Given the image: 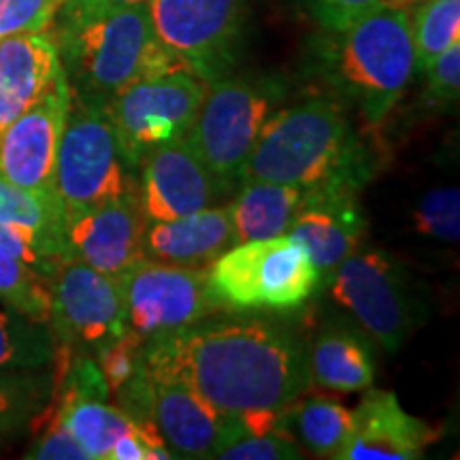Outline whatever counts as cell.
<instances>
[{"label":"cell","mask_w":460,"mask_h":460,"mask_svg":"<svg viewBox=\"0 0 460 460\" xmlns=\"http://www.w3.org/2000/svg\"><path fill=\"white\" fill-rule=\"evenodd\" d=\"M143 367L181 382L234 418L290 405L312 384L305 345L262 320H203L152 339Z\"/></svg>","instance_id":"obj_1"},{"label":"cell","mask_w":460,"mask_h":460,"mask_svg":"<svg viewBox=\"0 0 460 460\" xmlns=\"http://www.w3.org/2000/svg\"><path fill=\"white\" fill-rule=\"evenodd\" d=\"M369 149L337 101L309 99L267 118L243 169V180L309 190H360L371 177Z\"/></svg>","instance_id":"obj_2"},{"label":"cell","mask_w":460,"mask_h":460,"mask_svg":"<svg viewBox=\"0 0 460 460\" xmlns=\"http://www.w3.org/2000/svg\"><path fill=\"white\" fill-rule=\"evenodd\" d=\"M54 24L71 94L90 105L105 107L139 79L183 68L154 31L146 3Z\"/></svg>","instance_id":"obj_3"},{"label":"cell","mask_w":460,"mask_h":460,"mask_svg":"<svg viewBox=\"0 0 460 460\" xmlns=\"http://www.w3.org/2000/svg\"><path fill=\"white\" fill-rule=\"evenodd\" d=\"M331 34L326 62L332 85L358 105L367 122L379 124L418 71L410 9L382 4L354 26Z\"/></svg>","instance_id":"obj_4"},{"label":"cell","mask_w":460,"mask_h":460,"mask_svg":"<svg viewBox=\"0 0 460 460\" xmlns=\"http://www.w3.org/2000/svg\"><path fill=\"white\" fill-rule=\"evenodd\" d=\"M320 281L312 256L290 234L234 243L207 267L211 298L233 312L296 309Z\"/></svg>","instance_id":"obj_5"},{"label":"cell","mask_w":460,"mask_h":460,"mask_svg":"<svg viewBox=\"0 0 460 460\" xmlns=\"http://www.w3.org/2000/svg\"><path fill=\"white\" fill-rule=\"evenodd\" d=\"M118 393L122 410L139 427L156 433L172 458H217L243 435L239 418L216 410L181 382L147 371L143 360Z\"/></svg>","instance_id":"obj_6"},{"label":"cell","mask_w":460,"mask_h":460,"mask_svg":"<svg viewBox=\"0 0 460 460\" xmlns=\"http://www.w3.org/2000/svg\"><path fill=\"white\" fill-rule=\"evenodd\" d=\"M281 88L271 79L226 77L207 84L186 141L228 190L241 183L247 158Z\"/></svg>","instance_id":"obj_7"},{"label":"cell","mask_w":460,"mask_h":460,"mask_svg":"<svg viewBox=\"0 0 460 460\" xmlns=\"http://www.w3.org/2000/svg\"><path fill=\"white\" fill-rule=\"evenodd\" d=\"M65 222L90 207L137 197V172L119 152L107 113L71 94L56 163Z\"/></svg>","instance_id":"obj_8"},{"label":"cell","mask_w":460,"mask_h":460,"mask_svg":"<svg viewBox=\"0 0 460 460\" xmlns=\"http://www.w3.org/2000/svg\"><path fill=\"white\" fill-rule=\"evenodd\" d=\"M205 90L197 75L177 68L130 84L102 107L132 171L152 149L186 139Z\"/></svg>","instance_id":"obj_9"},{"label":"cell","mask_w":460,"mask_h":460,"mask_svg":"<svg viewBox=\"0 0 460 460\" xmlns=\"http://www.w3.org/2000/svg\"><path fill=\"white\" fill-rule=\"evenodd\" d=\"M154 31L181 66L211 84L237 65L243 0H146Z\"/></svg>","instance_id":"obj_10"},{"label":"cell","mask_w":460,"mask_h":460,"mask_svg":"<svg viewBox=\"0 0 460 460\" xmlns=\"http://www.w3.org/2000/svg\"><path fill=\"white\" fill-rule=\"evenodd\" d=\"M126 332L139 341L171 335L220 312L207 286V269L172 267L143 258L118 275Z\"/></svg>","instance_id":"obj_11"},{"label":"cell","mask_w":460,"mask_h":460,"mask_svg":"<svg viewBox=\"0 0 460 460\" xmlns=\"http://www.w3.org/2000/svg\"><path fill=\"white\" fill-rule=\"evenodd\" d=\"M51 335L65 349H94L126 332V312L118 275L77 261H60L48 278Z\"/></svg>","instance_id":"obj_12"},{"label":"cell","mask_w":460,"mask_h":460,"mask_svg":"<svg viewBox=\"0 0 460 460\" xmlns=\"http://www.w3.org/2000/svg\"><path fill=\"white\" fill-rule=\"evenodd\" d=\"M331 295L379 345L396 352L410 332V298L401 269L382 252L348 256L331 273Z\"/></svg>","instance_id":"obj_13"},{"label":"cell","mask_w":460,"mask_h":460,"mask_svg":"<svg viewBox=\"0 0 460 460\" xmlns=\"http://www.w3.org/2000/svg\"><path fill=\"white\" fill-rule=\"evenodd\" d=\"M71 88L62 71L48 90L0 137V175L15 186L58 197L56 163Z\"/></svg>","instance_id":"obj_14"},{"label":"cell","mask_w":460,"mask_h":460,"mask_svg":"<svg viewBox=\"0 0 460 460\" xmlns=\"http://www.w3.org/2000/svg\"><path fill=\"white\" fill-rule=\"evenodd\" d=\"M228 192L186 139L152 149L137 166V203L146 222L197 214Z\"/></svg>","instance_id":"obj_15"},{"label":"cell","mask_w":460,"mask_h":460,"mask_svg":"<svg viewBox=\"0 0 460 460\" xmlns=\"http://www.w3.org/2000/svg\"><path fill=\"white\" fill-rule=\"evenodd\" d=\"M143 217L137 197L79 211L65 222V258L77 261L107 275H119L146 258Z\"/></svg>","instance_id":"obj_16"},{"label":"cell","mask_w":460,"mask_h":460,"mask_svg":"<svg viewBox=\"0 0 460 460\" xmlns=\"http://www.w3.org/2000/svg\"><path fill=\"white\" fill-rule=\"evenodd\" d=\"M358 190L322 188L309 190L286 234L298 241L320 271V279L331 273L345 258L358 250L367 220L362 216Z\"/></svg>","instance_id":"obj_17"},{"label":"cell","mask_w":460,"mask_h":460,"mask_svg":"<svg viewBox=\"0 0 460 460\" xmlns=\"http://www.w3.org/2000/svg\"><path fill=\"white\" fill-rule=\"evenodd\" d=\"M352 418L354 430L341 460H416L437 439L435 429L402 410L390 390L367 388Z\"/></svg>","instance_id":"obj_18"},{"label":"cell","mask_w":460,"mask_h":460,"mask_svg":"<svg viewBox=\"0 0 460 460\" xmlns=\"http://www.w3.org/2000/svg\"><path fill=\"white\" fill-rule=\"evenodd\" d=\"M234 243L228 205L207 207L177 220L147 222L143 234L146 258L188 269H207Z\"/></svg>","instance_id":"obj_19"},{"label":"cell","mask_w":460,"mask_h":460,"mask_svg":"<svg viewBox=\"0 0 460 460\" xmlns=\"http://www.w3.org/2000/svg\"><path fill=\"white\" fill-rule=\"evenodd\" d=\"M62 73L49 31L0 41V137Z\"/></svg>","instance_id":"obj_20"},{"label":"cell","mask_w":460,"mask_h":460,"mask_svg":"<svg viewBox=\"0 0 460 460\" xmlns=\"http://www.w3.org/2000/svg\"><path fill=\"white\" fill-rule=\"evenodd\" d=\"M228 205L237 243L286 234L305 200V190L288 183L243 180Z\"/></svg>","instance_id":"obj_21"},{"label":"cell","mask_w":460,"mask_h":460,"mask_svg":"<svg viewBox=\"0 0 460 460\" xmlns=\"http://www.w3.org/2000/svg\"><path fill=\"white\" fill-rule=\"evenodd\" d=\"M312 382L335 393H358L373 386L376 365L369 345L341 329H324L309 352Z\"/></svg>","instance_id":"obj_22"},{"label":"cell","mask_w":460,"mask_h":460,"mask_svg":"<svg viewBox=\"0 0 460 460\" xmlns=\"http://www.w3.org/2000/svg\"><path fill=\"white\" fill-rule=\"evenodd\" d=\"M56 418L65 424L90 460H109L115 441L137 427L122 407L77 394L62 396Z\"/></svg>","instance_id":"obj_23"},{"label":"cell","mask_w":460,"mask_h":460,"mask_svg":"<svg viewBox=\"0 0 460 460\" xmlns=\"http://www.w3.org/2000/svg\"><path fill=\"white\" fill-rule=\"evenodd\" d=\"M0 222L34 234L56 262L65 258V207L60 197L31 192L0 175Z\"/></svg>","instance_id":"obj_24"},{"label":"cell","mask_w":460,"mask_h":460,"mask_svg":"<svg viewBox=\"0 0 460 460\" xmlns=\"http://www.w3.org/2000/svg\"><path fill=\"white\" fill-rule=\"evenodd\" d=\"M290 427L314 456L341 460L352 437L354 418L352 410L331 396H309L301 402H292Z\"/></svg>","instance_id":"obj_25"},{"label":"cell","mask_w":460,"mask_h":460,"mask_svg":"<svg viewBox=\"0 0 460 460\" xmlns=\"http://www.w3.org/2000/svg\"><path fill=\"white\" fill-rule=\"evenodd\" d=\"M56 356V339L48 324L0 309V371L39 369Z\"/></svg>","instance_id":"obj_26"},{"label":"cell","mask_w":460,"mask_h":460,"mask_svg":"<svg viewBox=\"0 0 460 460\" xmlns=\"http://www.w3.org/2000/svg\"><path fill=\"white\" fill-rule=\"evenodd\" d=\"M410 28L416 68L424 71L441 51L460 43V0H418Z\"/></svg>","instance_id":"obj_27"},{"label":"cell","mask_w":460,"mask_h":460,"mask_svg":"<svg viewBox=\"0 0 460 460\" xmlns=\"http://www.w3.org/2000/svg\"><path fill=\"white\" fill-rule=\"evenodd\" d=\"M0 301L34 322L49 320V281L31 264L0 252Z\"/></svg>","instance_id":"obj_28"},{"label":"cell","mask_w":460,"mask_h":460,"mask_svg":"<svg viewBox=\"0 0 460 460\" xmlns=\"http://www.w3.org/2000/svg\"><path fill=\"white\" fill-rule=\"evenodd\" d=\"M416 230L420 234L456 243L460 237V192L456 186H439L429 190L416 211Z\"/></svg>","instance_id":"obj_29"},{"label":"cell","mask_w":460,"mask_h":460,"mask_svg":"<svg viewBox=\"0 0 460 460\" xmlns=\"http://www.w3.org/2000/svg\"><path fill=\"white\" fill-rule=\"evenodd\" d=\"M65 0H0V41L49 31Z\"/></svg>","instance_id":"obj_30"},{"label":"cell","mask_w":460,"mask_h":460,"mask_svg":"<svg viewBox=\"0 0 460 460\" xmlns=\"http://www.w3.org/2000/svg\"><path fill=\"white\" fill-rule=\"evenodd\" d=\"M143 349H146V343L130 332H124L122 337L96 352V362H99L109 393H118L135 376L143 360Z\"/></svg>","instance_id":"obj_31"},{"label":"cell","mask_w":460,"mask_h":460,"mask_svg":"<svg viewBox=\"0 0 460 460\" xmlns=\"http://www.w3.org/2000/svg\"><path fill=\"white\" fill-rule=\"evenodd\" d=\"M222 460H296L303 458L301 447L288 433L241 435L217 454Z\"/></svg>","instance_id":"obj_32"},{"label":"cell","mask_w":460,"mask_h":460,"mask_svg":"<svg viewBox=\"0 0 460 460\" xmlns=\"http://www.w3.org/2000/svg\"><path fill=\"white\" fill-rule=\"evenodd\" d=\"M314 20L326 32H341L377 11L386 0H305Z\"/></svg>","instance_id":"obj_33"},{"label":"cell","mask_w":460,"mask_h":460,"mask_svg":"<svg viewBox=\"0 0 460 460\" xmlns=\"http://www.w3.org/2000/svg\"><path fill=\"white\" fill-rule=\"evenodd\" d=\"M424 73H427V96L430 102L447 105L456 101L460 90V43H454L441 51L424 68Z\"/></svg>","instance_id":"obj_34"},{"label":"cell","mask_w":460,"mask_h":460,"mask_svg":"<svg viewBox=\"0 0 460 460\" xmlns=\"http://www.w3.org/2000/svg\"><path fill=\"white\" fill-rule=\"evenodd\" d=\"M0 252L17 258V261L31 264L34 271L45 275V278H49L58 264L54 258L45 252L41 241L34 237V234L26 233V230L17 226H9V224L3 222H0Z\"/></svg>","instance_id":"obj_35"},{"label":"cell","mask_w":460,"mask_h":460,"mask_svg":"<svg viewBox=\"0 0 460 460\" xmlns=\"http://www.w3.org/2000/svg\"><path fill=\"white\" fill-rule=\"evenodd\" d=\"M26 458L34 460H90L84 447L75 441V437L68 433L65 424L60 420L49 418L48 427H45L43 435L39 441L31 447Z\"/></svg>","instance_id":"obj_36"},{"label":"cell","mask_w":460,"mask_h":460,"mask_svg":"<svg viewBox=\"0 0 460 460\" xmlns=\"http://www.w3.org/2000/svg\"><path fill=\"white\" fill-rule=\"evenodd\" d=\"M20 384V379L0 376V433L13 427L26 410L28 396Z\"/></svg>","instance_id":"obj_37"},{"label":"cell","mask_w":460,"mask_h":460,"mask_svg":"<svg viewBox=\"0 0 460 460\" xmlns=\"http://www.w3.org/2000/svg\"><path fill=\"white\" fill-rule=\"evenodd\" d=\"M137 3H146V0H65L58 9L54 22L85 20V17H94Z\"/></svg>","instance_id":"obj_38"},{"label":"cell","mask_w":460,"mask_h":460,"mask_svg":"<svg viewBox=\"0 0 460 460\" xmlns=\"http://www.w3.org/2000/svg\"><path fill=\"white\" fill-rule=\"evenodd\" d=\"M418 0H386V4H393V7H407L410 9V4H416Z\"/></svg>","instance_id":"obj_39"}]
</instances>
